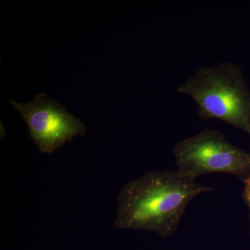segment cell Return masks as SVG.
<instances>
[{
	"mask_svg": "<svg viewBox=\"0 0 250 250\" xmlns=\"http://www.w3.org/2000/svg\"><path fill=\"white\" fill-rule=\"evenodd\" d=\"M213 190L177 171H151L122 188L114 227L152 231L167 238L177 231L189 202Z\"/></svg>",
	"mask_w": 250,
	"mask_h": 250,
	"instance_id": "cell-1",
	"label": "cell"
},
{
	"mask_svg": "<svg viewBox=\"0 0 250 250\" xmlns=\"http://www.w3.org/2000/svg\"><path fill=\"white\" fill-rule=\"evenodd\" d=\"M177 91L195 101L201 121L219 120L250 135V90L238 65L221 62L202 67Z\"/></svg>",
	"mask_w": 250,
	"mask_h": 250,
	"instance_id": "cell-2",
	"label": "cell"
},
{
	"mask_svg": "<svg viewBox=\"0 0 250 250\" xmlns=\"http://www.w3.org/2000/svg\"><path fill=\"white\" fill-rule=\"evenodd\" d=\"M177 172L196 179L203 174H232L250 178V152L233 146L218 130L207 129L181 140L174 147Z\"/></svg>",
	"mask_w": 250,
	"mask_h": 250,
	"instance_id": "cell-3",
	"label": "cell"
},
{
	"mask_svg": "<svg viewBox=\"0 0 250 250\" xmlns=\"http://www.w3.org/2000/svg\"><path fill=\"white\" fill-rule=\"evenodd\" d=\"M11 104L27 123L30 137L42 154H53L66 142L85 134L84 124L44 93L38 94L31 103Z\"/></svg>",
	"mask_w": 250,
	"mask_h": 250,
	"instance_id": "cell-4",
	"label": "cell"
},
{
	"mask_svg": "<svg viewBox=\"0 0 250 250\" xmlns=\"http://www.w3.org/2000/svg\"><path fill=\"white\" fill-rule=\"evenodd\" d=\"M243 184H244L243 197H244L245 200H246L250 209V178L245 180Z\"/></svg>",
	"mask_w": 250,
	"mask_h": 250,
	"instance_id": "cell-5",
	"label": "cell"
}]
</instances>
